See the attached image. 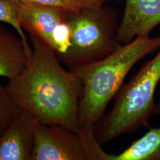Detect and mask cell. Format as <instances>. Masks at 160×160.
Wrapping results in <instances>:
<instances>
[{
  "instance_id": "1",
  "label": "cell",
  "mask_w": 160,
  "mask_h": 160,
  "mask_svg": "<svg viewBox=\"0 0 160 160\" xmlns=\"http://www.w3.org/2000/svg\"><path fill=\"white\" fill-rule=\"evenodd\" d=\"M33 48L22 71L9 80L7 87L22 111L38 122L63 126L77 133L82 84L63 68L55 51L32 36Z\"/></svg>"
},
{
  "instance_id": "2",
  "label": "cell",
  "mask_w": 160,
  "mask_h": 160,
  "mask_svg": "<svg viewBox=\"0 0 160 160\" xmlns=\"http://www.w3.org/2000/svg\"><path fill=\"white\" fill-rule=\"evenodd\" d=\"M160 46V36L138 37L100 61L69 68L82 87L79 108L81 132L94 129L132 67Z\"/></svg>"
},
{
  "instance_id": "3",
  "label": "cell",
  "mask_w": 160,
  "mask_h": 160,
  "mask_svg": "<svg viewBox=\"0 0 160 160\" xmlns=\"http://www.w3.org/2000/svg\"><path fill=\"white\" fill-rule=\"evenodd\" d=\"M160 81L159 51L131 81L123 85L113 108L94 128L102 146L122 134L147 126L154 108V96Z\"/></svg>"
},
{
  "instance_id": "4",
  "label": "cell",
  "mask_w": 160,
  "mask_h": 160,
  "mask_svg": "<svg viewBox=\"0 0 160 160\" xmlns=\"http://www.w3.org/2000/svg\"><path fill=\"white\" fill-rule=\"evenodd\" d=\"M67 21L71 29V46L57 57L69 68L100 61L121 46L117 38L116 13L110 8L68 12Z\"/></svg>"
},
{
  "instance_id": "5",
  "label": "cell",
  "mask_w": 160,
  "mask_h": 160,
  "mask_svg": "<svg viewBox=\"0 0 160 160\" xmlns=\"http://www.w3.org/2000/svg\"><path fill=\"white\" fill-rule=\"evenodd\" d=\"M32 160H90L86 145L74 132L36 121Z\"/></svg>"
},
{
  "instance_id": "6",
  "label": "cell",
  "mask_w": 160,
  "mask_h": 160,
  "mask_svg": "<svg viewBox=\"0 0 160 160\" xmlns=\"http://www.w3.org/2000/svg\"><path fill=\"white\" fill-rule=\"evenodd\" d=\"M117 38L121 45L141 36H148L160 24V0H125Z\"/></svg>"
},
{
  "instance_id": "7",
  "label": "cell",
  "mask_w": 160,
  "mask_h": 160,
  "mask_svg": "<svg viewBox=\"0 0 160 160\" xmlns=\"http://www.w3.org/2000/svg\"><path fill=\"white\" fill-rule=\"evenodd\" d=\"M37 120L22 112L0 135V160H32Z\"/></svg>"
},
{
  "instance_id": "8",
  "label": "cell",
  "mask_w": 160,
  "mask_h": 160,
  "mask_svg": "<svg viewBox=\"0 0 160 160\" xmlns=\"http://www.w3.org/2000/svg\"><path fill=\"white\" fill-rule=\"evenodd\" d=\"M15 2L22 28L54 50L53 33L58 25L66 18L68 12L54 7L26 4L18 0H15Z\"/></svg>"
},
{
  "instance_id": "9",
  "label": "cell",
  "mask_w": 160,
  "mask_h": 160,
  "mask_svg": "<svg viewBox=\"0 0 160 160\" xmlns=\"http://www.w3.org/2000/svg\"><path fill=\"white\" fill-rule=\"evenodd\" d=\"M20 37L0 25V77L12 79L26 65L29 57Z\"/></svg>"
},
{
  "instance_id": "10",
  "label": "cell",
  "mask_w": 160,
  "mask_h": 160,
  "mask_svg": "<svg viewBox=\"0 0 160 160\" xmlns=\"http://www.w3.org/2000/svg\"><path fill=\"white\" fill-rule=\"evenodd\" d=\"M108 160H160V127L152 128L119 154Z\"/></svg>"
},
{
  "instance_id": "11",
  "label": "cell",
  "mask_w": 160,
  "mask_h": 160,
  "mask_svg": "<svg viewBox=\"0 0 160 160\" xmlns=\"http://www.w3.org/2000/svg\"><path fill=\"white\" fill-rule=\"evenodd\" d=\"M21 112L7 86L0 84V135Z\"/></svg>"
},
{
  "instance_id": "12",
  "label": "cell",
  "mask_w": 160,
  "mask_h": 160,
  "mask_svg": "<svg viewBox=\"0 0 160 160\" xmlns=\"http://www.w3.org/2000/svg\"><path fill=\"white\" fill-rule=\"evenodd\" d=\"M0 22L8 23L16 29L26 51L30 55L32 48L17 17L15 0H0Z\"/></svg>"
},
{
  "instance_id": "13",
  "label": "cell",
  "mask_w": 160,
  "mask_h": 160,
  "mask_svg": "<svg viewBox=\"0 0 160 160\" xmlns=\"http://www.w3.org/2000/svg\"><path fill=\"white\" fill-rule=\"evenodd\" d=\"M52 40L54 51L57 56L63 55L68 50L71 46V29L67 21V17L55 29Z\"/></svg>"
},
{
  "instance_id": "14",
  "label": "cell",
  "mask_w": 160,
  "mask_h": 160,
  "mask_svg": "<svg viewBox=\"0 0 160 160\" xmlns=\"http://www.w3.org/2000/svg\"><path fill=\"white\" fill-rule=\"evenodd\" d=\"M20 2L35 6L57 8L68 12H77L80 6L74 0H18Z\"/></svg>"
},
{
  "instance_id": "15",
  "label": "cell",
  "mask_w": 160,
  "mask_h": 160,
  "mask_svg": "<svg viewBox=\"0 0 160 160\" xmlns=\"http://www.w3.org/2000/svg\"><path fill=\"white\" fill-rule=\"evenodd\" d=\"M81 8H99L109 1L119 0H74Z\"/></svg>"
}]
</instances>
